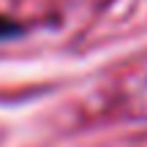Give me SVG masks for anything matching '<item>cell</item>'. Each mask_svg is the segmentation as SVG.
I'll use <instances>...</instances> for the list:
<instances>
[{"label":"cell","mask_w":147,"mask_h":147,"mask_svg":"<svg viewBox=\"0 0 147 147\" xmlns=\"http://www.w3.org/2000/svg\"><path fill=\"white\" fill-rule=\"evenodd\" d=\"M22 30H25V27H22L16 19H11V16H3V14H0V41L19 38V36H22Z\"/></svg>","instance_id":"1"}]
</instances>
